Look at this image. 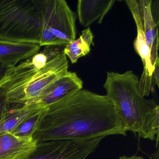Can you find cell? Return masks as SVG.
<instances>
[{"mask_svg":"<svg viewBox=\"0 0 159 159\" xmlns=\"http://www.w3.org/2000/svg\"><path fill=\"white\" fill-rule=\"evenodd\" d=\"M113 102L107 95L81 90L46 107L32 138L38 143L126 135Z\"/></svg>","mask_w":159,"mask_h":159,"instance_id":"obj_1","label":"cell"},{"mask_svg":"<svg viewBox=\"0 0 159 159\" xmlns=\"http://www.w3.org/2000/svg\"><path fill=\"white\" fill-rule=\"evenodd\" d=\"M60 46H45L30 58L12 68L0 87L9 104H29L69 72L67 57Z\"/></svg>","mask_w":159,"mask_h":159,"instance_id":"obj_2","label":"cell"},{"mask_svg":"<svg viewBox=\"0 0 159 159\" xmlns=\"http://www.w3.org/2000/svg\"><path fill=\"white\" fill-rule=\"evenodd\" d=\"M138 76L132 70L107 72L103 87L113 102L126 132L145 139L158 140L159 106L143 97L139 91Z\"/></svg>","mask_w":159,"mask_h":159,"instance_id":"obj_3","label":"cell"},{"mask_svg":"<svg viewBox=\"0 0 159 159\" xmlns=\"http://www.w3.org/2000/svg\"><path fill=\"white\" fill-rule=\"evenodd\" d=\"M42 25L39 0H0V39L39 44Z\"/></svg>","mask_w":159,"mask_h":159,"instance_id":"obj_4","label":"cell"},{"mask_svg":"<svg viewBox=\"0 0 159 159\" xmlns=\"http://www.w3.org/2000/svg\"><path fill=\"white\" fill-rule=\"evenodd\" d=\"M43 25L39 45L65 47L76 39V13L65 0H39Z\"/></svg>","mask_w":159,"mask_h":159,"instance_id":"obj_5","label":"cell"},{"mask_svg":"<svg viewBox=\"0 0 159 159\" xmlns=\"http://www.w3.org/2000/svg\"><path fill=\"white\" fill-rule=\"evenodd\" d=\"M96 148L93 139L51 140L38 143L36 149L24 159H86Z\"/></svg>","mask_w":159,"mask_h":159,"instance_id":"obj_6","label":"cell"},{"mask_svg":"<svg viewBox=\"0 0 159 159\" xmlns=\"http://www.w3.org/2000/svg\"><path fill=\"white\" fill-rule=\"evenodd\" d=\"M83 86V81L77 73L69 71L30 104H37L41 107H46L74 94L82 89Z\"/></svg>","mask_w":159,"mask_h":159,"instance_id":"obj_7","label":"cell"},{"mask_svg":"<svg viewBox=\"0 0 159 159\" xmlns=\"http://www.w3.org/2000/svg\"><path fill=\"white\" fill-rule=\"evenodd\" d=\"M32 137H21L10 132L0 134V159H24L36 149Z\"/></svg>","mask_w":159,"mask_h":159,"instance_id":"obj_8","label":"cell"},{"mask_svg":"<svg viewBox=\"0 0 159 159\" xmlns=\"http://www.w3.org/2000/svg\"><path fill=\"white\" fill-rule=\"evenodd\" d=\"M115 2L116 0H79L77 10L80 24L85 28L95 22L101 24Z\"/></svg>","mask_w":159,"mask_h":159,"instance_id":"obj_9","label":"cell"},{"mask_svg":"<svg viewBox=\"0 0 159 159\" xmlns=\"http://www.w3.org/2000/svg\"><path fill=\"white\" fill-rule=\"evenodd\" d=\"M125 2L132 13L136 26L137 34L134 43L135 51L141 58L143 69L147 70L150 76H152L154 69L152 66L150 60V50L146 42L143 18L139 3L137 0H126Z\"/></svg>","mask_w":159,"mask_h":159,"instance_id":"obj_10","label":"cell"},{"mask_svg":"<svg viewBox=\"0 0 159 159\" xmlns=\"http://www.w3.org/2000/svg\"><path fill=\"white\" fill-rule=\"evenodd\" d=\"M39 44L15 42L0 39V61L11 67L39 52Z\"/></svg>","mask_w":159,"mask_h":159,"instance_id":"obj_11","label":"cell"},{"mask_svg":"<svg viewBox=\"0 0 159 159\" xmlns=\"http://www.w3.org/2000/svg\"><path fill=\"white\" fill-rule=\"evenodd\" d=\"M138 2L143 18L146 42L150 50V60L154 69L156 61L159 59L158 54L159 25L155 23L152 13V0H139Z\"/></svg>","mask_w":159,"mask_h":159,"instance_id":"obj_12","label":"cell"},{"mask_svg":"<svg viewBox=\"0 0 159 159\" xmlns=\"http://www.w3.org/2000/svg\"><path fill=\"white\" fill-rule=\"evenodd\" d=\"M12 105L0 118V134L12 132L26 118L43 108L35 104Z\"/></svg>","mask_w":159,"mask_h":159,"instance_id":"obj_13","label":"cell"},{"mask_svg":"<svg viewBox=\"0 0 159 159\" xmlns=\"http://www.w3.org/2000/svg\"><path fill=\"white\" fill-rule=\"evenodd\" d=\"M94 36L90 27L82 31L81 35L65 46L63 52L72 64L77 63L80 57L87 55L91 51V46L93 45Z\"/></svg>","mask_w":159,"mask_h":159,"instance_id":"obj_14","label":"cell"},{"mask_svg":"<svg viewBox=\"0 0 159 159\" xmlns=\"http://www.w3.org/2000/svg\"><path fill=\"white\" fill-rule=\"evenodd\" d=\"M45 108H42L26 118L10 133L21 137H32L43 115Z\"/></svg>","mask_w":159,"mask_h":159,"instance_id":"obj_15","label":"cell"},{"mask_svg":"<svg viewBox=\"0 0 159 159\" xmlns=\"http://www.w3.org/2000/svg\"><path fill=\"white\" fill-rule=\"evenodd\" d=\"M9 106L6 91L4 88L0 87V118L6 112Z\"/></svg>","mask_w":159,"mask_h":159,"instance_id":"obj_16","label":"cell"},{"mask_svg":"<svg viewBox=\"0 0 159 159\" xmlns=\"http://www.w3.org/2000/svg\"><path fill=\"white\" fill-rule=\"evenodd\" d=\"M12 68L0 61V86L7 80Z\"/></svg>","mask_w":159,"mask_h":159,"instance_id":"obj_17","label":"cell"},{"mask_svg":"<svg viewBox=\"0 0 159 159\" xmlns=\"http://www.w3.org/2000/svg\"><path fill=\"white\" fill-rule=\"evenodd\" d=\"M153 82L159 87V59L157 60L152 73Z\"/></svg>","mask_w":159,"mask_h":159,"instance_id":"obj_18","label":"cell"},{"mask_svg":"<svg viewBox=\"0 0 159 159\" xmlns=\"http://www.w3.org/2000/svg\"><path fill=\"white\" fill-rule=\"evenodd\" d=\"M131 159H144L142 157L140 156H136V155H133L131 156Z\"/></svg>","mask_w":159,"mask_h":159,"instance_id":"obj_19","label":"cell"},{"mask_svg":"<svg viewBox=\"0 0 159 159\" xmlns=\"http://www.w3.org/2000/svg\"><path fill=\"white\" fill-rule=\"evenodd\" d=\"M118 159H131V156H130V157L125 156H121Z\"/></svg>","mask_w":159,"mask_h":159,"instance_id":"obj_20","label":"cell"}]
</instances>
